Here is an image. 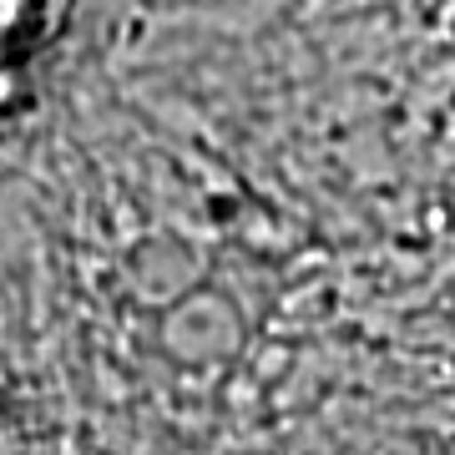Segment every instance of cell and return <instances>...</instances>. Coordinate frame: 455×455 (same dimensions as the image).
I'll return each mask as SVG.
<instances>
[{"label":"cell","instance_id":"1","mask_svg":"<svg viewBox=\"0 0 455 455\" xmlns=\"http://www.w3.org/2000/svg\"><path fill=\"white\" fill-rule=\"evenodd\" d=\"M66 20L71 0H0V71L41 56Z\"/></svg>","mask_w":455,"mask_h":455}]
</instances>
